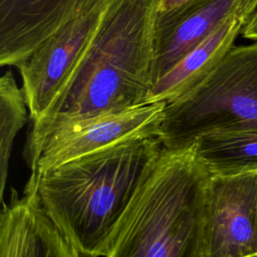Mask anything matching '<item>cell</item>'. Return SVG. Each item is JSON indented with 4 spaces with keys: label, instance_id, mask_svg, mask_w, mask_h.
<instances>
[{
    "label": "cell",
    "instance_id": "cell-1",
    "mask_svg": "<svg viewBox=\"0 0 257 257\" xmlns=\"http://www.w3.org/2000/svg\"><path fill=\"white\" fill-rule=\"evenodd\" d=\"M164 149L158 134H139L31 174L46 215L81 257H105L110 238Z\"/></svg>",
    "mask_w": 257,
    "mask_h": 257
},
{
    "label": "cell",
    "instance_id": "cell-2",
    "mask_svg": "<svg viewBox=\"0 0 257 257\" xmlns=\"http://www.w3.org/2000/svg\"><path fill=\"white\" fill-rule=\"evenodd\" d=\"M161 0H112L84 57L28 138L67 119L148 103Z\"/></svg>",
    "mask_w": 257,
    "mask_h": 257
},
{
    "label": "cell",
    "instance_id": "cell-3",
    "mask_svg": "<svg viewBox=\"0 0 257 257\" xmlns=\"http://www.w3.org/2000/svg\"><path fill=\"white\" fill-rule=\"evenodd\" d=\"M210 178L194 145L164 148L114 229L105 257H206Z\"/></svg>",
    "mask_w": 257,
    "mask_h": 257
},
{
    "label": "cell",
    "instance_id": "cell-4",
    "mask_svg": "<svg viewBox=\"0 0 257 257\" xmlns=\"http://www.w3.org/2000/svg\"><path fill=\"white\" fill-rule=\"evenodd\" d=\"M247 130H257V40L233 46L199 85L168 103L159 136L177 150L206 134Z\"/></svg>",
    "mask_w": 257,
    "mask_h": 257
},
{
    "label": "cell",
    "instance_id": "cell-5",
    "mask_svg": "<svg viewBox=\"0 0 257 257\" xmlns=\"http://www.w3.org/2000/svg\"><path fill=\"white\" fill-rule=\"evenodd\" d=\"M167 103L62 120L28 138L26 157L37 175L139 134H158Z\"/></svg>",
    "mask_w": 257,
    "mask_h": 257
},
{
    "label": "cell",
    "instance_id": "cell-6",
    "mask_svg": "<svg viewBox=\"0 0 257 257\" xmlns=\"http://www.w3.org/2000/svg\"><path fill=\"white\" fill-rule=\"evenodd\" d=\"M111 2L103 0L80 12L16 66L33 122L46 113L84 57Z\"/></svg>",
    "mask_w": 257,
    "mask_h": 257
},
{
    "label": "cell",
    "instance_id": "cell-7",
    "mask_svg": "<svg viewBox=\"0 0 257 257\" xmlns=\"http://www.w3.org/2000/svg\"><path fill=\"white\" fill-rule=\"evenodd\" d=\"M206 257H257V171L211 176Z\"/></svg>",
    "mask_w": 257,
    "mask_h": 257
},
{
    "label": "cell",
    "instance_id": "cell-8",
    "mask_svg": "<svg viewBox=\"0 0 257 257\" xmlns=\"http://www.w3.org/2000/svg\"><path fill=\"white\" fill-rule=\"evenodd\" d=\"M256 9L257 0H190L171 11H159L154 82L228 17L236 16L247 23Z\"/></svg>",
    "mask_w": 257,
    "mask_h": 257
},
{
    "label": "cell",
    "instance_id": "cell-9",
    "mask_svg": "<svg viewBox=\"0 0 257 257\" xmlns=\"http://www.w3.org/2000/svg\"><path fill=\"white\" fill-rule=\"evenodd\" d=\"M103 0H0V64L17 66L46 38Z\"/></svg>",
    "mask_w": 257,
    "mask_h": 257
},
{
    "label": "cell",
    "instance_id": "cell-10",
    "mask_svg": "<svg viewBox=\"0 0 257 257\" xmlns=\"http://www.w3.org/2000/svg\"><path fill=\"white\" fill-rule=\"evenodd\" d=\"M0 257H81L46 215L32 185L18 198L3 202L0 217Z\"/></svg>",
    "mask_w": 257,
    "mask_h": 257
},
{
    "label": "cell",
    "instance_id": "cell-11",
    "mask_svg": "<svg viewBox=\"0 0 257 257\" xmlns=\"http://www.w3.org/2000/svg\"><path fill=\"white\" fill-rule=\"evenodd\" d=\"M245 24L239 17H228L205 40L154 82L148 103H171L199 85L234 46Z\"/></svg>",
    "mask_w": 257,
    "mask_h": 257
},
{
    "label": "cell",
    "instance_id": "cell-12",
    "mask_svg": "<svg viewBox=\"0 0 257 257\" xmlns=\"http://www.w3.org/2000/svg\"><path fill=\"white\" fill-rule=\"evenodd\" d=\"M193 145L197 159L210 176L257 171V130L210 133Z\"/></svg>",
    "mask_w": 257,
    "mask_h": 257
},
{
    "label": "cell",
    "instance_id": "cell-13",
    "mask_svg": "<svg viewBox=\"0 0 257 257\" xmlns=\"http://www.w3.org/2000/svg\"><path fill=\"white\" fill-rule=\"evenodd\" d=\"M24 90L18 86L11 70L0 78V197L3 203L12 145L27 118Z\"/></svg>",
    "mask_w": 257,
    "mask_h": 257
},
{
    "label": "cell",
    "instance_id": "cell-14",
    "mask_svg": "<svg viewBox=\"0 0 257 257\" xmlns=\"http://www.w3.org/2000/svg\"><path fill=\"white\" fill-rule=\"evenodd\" d=\"M241 35L247 39H251L254 41L257 40V9L251 15L247 23L243 26Z\"/></svg>",
    "mask_w": 257,
    "mask_h": 257
},
{
    "label": "cell",
    "instance_id": "cell-15",
    "mask_svg": "<svg viewBox=\"0 0 257 257\" xmlns=\"http://www.w3.org/2000/svg\"><path fill=\"white\" fill-rule=\"evenodd\" d=\"M190 0H161L160 12H168L187 3Z\"/></svg>",
    "mask_w": 257,
    "mask_h": 257
}]
</instances>
